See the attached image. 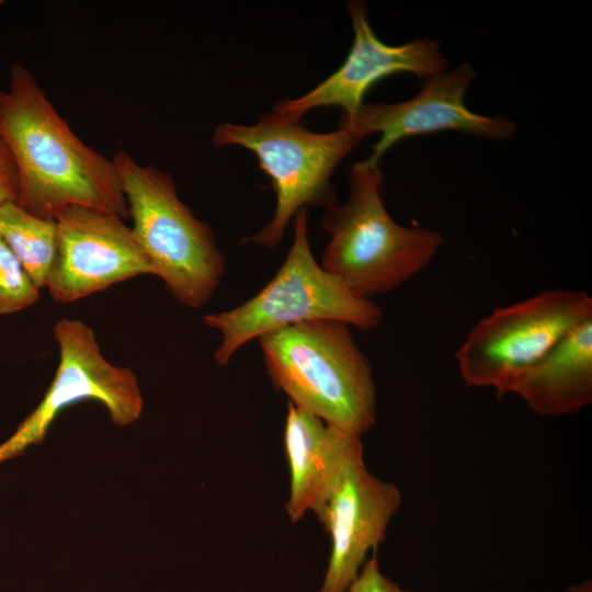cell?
I'll use <instances>...</instances> for the list:
<instances>
[{"label":"cell","instance_id":"1","mask_svg":"<svg viewBox=\"0 0 592 592\" xmlns=\"http://www.w3.org/2000/svg\"><path fill=\"white\" fill-rule=\"evenodd\" d=\"M0 137L16 163L18 204L32 215L55 220L67 207L80 205L129 218L113 160L71 130L20 64L12 65L9 87L0 90Z\"/></svg>","mask_w":592,"mask_h":592},{"label":"cell","instance_id":"2","mask_svg":"<svg viewBox=\"0 0 592 592\" xmlns=\"http://www.w3.org/2000/svg\"><path fill=\"white\" fill-rule=\"evenodd\" d=\"M348 185L345 202L325 208L321 227L329 241L319 263L356 296L371 299L421 272L437 253L443 237L392 219L383 201L378 163L356 161Z\"/></svg>","mask_w":592,"mask_h":592},{"label":"cell","instance_id":"3","mask_svg":"<svg viewBox=\"0 0 592 592\" xmlns=\"http://www.w3.org/2000/svg\"><path fill=\"white\" fill-rule=\"evenodd\" d=\"M273 386L288 402L362 435L376 420V387L367 357L350 326L315 320L258 338Z\"/></svg>","mask_w":592,"mask_h":592},{"label":"cell","instance_id":"4","mask_svg":"<svg viewBox=\"0 0 592 592\" xmlns=\"http://www.w3.org/2000/svg\"><path fill=\"white\" fill-rule=\"evenodd\" d=\"M133 221L132 231L155 275L180 305L198 309L217 291L225 258L210 226L177 192L171 174L138 163L126 151L113 157Z\"/></svg>","mask_w":592,"mask_h":592},{"label":"cell","instance_id":"5","mask_svg":"<svg viewBox=\"0 0 592 592\" xmlns=\"http://www.w3.org/2000/svg\"><path fill=\"white\" fill-rule=\"evenodd\" d=\"M293 221L291 248L269 283L240 305L203 317L207 327L220 333L213 355L217 365H227L244 344L281 328L338 320L366 331L380 322L379 306L356 296L315 259L308 237V209H301Z\"/></svg>","mask_w":592,"mask_h":592},{"label":"cell","instance_id":"6","mask_svg":"<svg viewBox=\"0 0 592 592\" xmlns=\"http://www.w3.org/2000/svg\"><path fill=\"white\" fill-rule=\"evenodd\" d=\"M212 143L251 151L270 178L276 201L273 217L246 240L273 249L301 209L338 203L332 175L360 141L344 128L318 133L271 111L252 125H218Z\"/></svg>","mask_w":592,"mask_h":592},{"label":"cell","instance_id":"7","mask_svg":"<svg viewBox=\"0 0 592 592\" xmlns=\"http://www.w3.org/2000/svg\"><path fill=\"white\" fill-rule=\"evenodd\" d=\"M592 318L583 291L548 289L494 309L470 330L455 360L465 384L492 387L498 398L572 329Z\"/></svg>","mask_w":592,"mask_h":592},{"label":"cell","instance_id":"8","mask_svg":"<svg viewBox=\"0 0 592 592\" xmlns=\"http://www.w3.org/2000/svg\"><path fill=\"white\" fill-rule=\"evenodd\" d=\"M53 333L59 349L54 378L37 407L0 444V463L42 443L59 413L78 402L101 403L118 426H127L141 415L144 401L137 376L104 357L88 325L64 318L55 323Z\"/></svg>","mask_w":592,"mask_h":592},{"label":"cell","instance_id":"9","mask_svg":"<svg viewBox=\"0 0 592 592\" xmlns=\"http://www.w3.org/2000/svg\"><path fill=\"white\" fill-rule=\"evenodd\" d=\"M56 221V252L46 288L52 298L69 304L144 274L153 266L132 228L115 214L73 205Z\"/></svg>","mask_w":592,"mask_h":592},{"label":"cell","instance_id":"10","mask_svg":"<svg viewBox=\"0 0 592 592\" xmlns=\"http://www.w3.org/2000/svg\"><path fill=\"white\" fill-rule=\"evenodd\" d=\"M476 77L470 64L464 62L424 79L420 91L410 100L398 103L363 104L349 121L339 127L350 132L358 141L379 134L372 146L368 161L378 163L399 140L442 130L502 140L516 130L506 116H483L470 111L465 103L468 88Z\"/></svg>","mask_w":592,"mask_h":592},{"label":"cell","instance_id":"11","mask_svg":"<svg viewBox=\"0 0 592 592\" xmlns=\"http://www.w3.org/2000/svg\"><path fill=\"white\" fill-rule=\"evenodd\" d=\"M353 27V43L344 62L328 78L300 96L277 101L272 111L300 121L312 110L341 109L339 122L351 119L364 104V95L383 78L408 72L423 79L448 69L449 61L437 42L415 38L391 46L373 30L363 1L348 2Z\"/></svg>","mask_w":592,"mask_h":592},{"label":"cell","instance_id":"12","mask_svg":"<svg viewBox=\"0 0 592 592\" xmlns=\"http://www.w3.org/2000/svg\"><path fill=\"white\" fill-rule=\"evenodd\" d=\"M402 501L391 482L372 475L364 459L351 464L317 516L330 535L331 551L319 592H346L369 550L376 551Z\"/></svg>","mask_w":592,"mask_h":592},{"label":"cell","instance_id":"13","mask_svg":"<svg viewBox=\"0 0 592 592\" xmlns=\"http://www.w3.org/2000/svg\"><path fill=\"white\" fill-rule=\"evenodd\" d=\"M284 448L289 469L286 512L298 522L308 511L318 516L344 470L363 458L361 435L287 405Z\"/></svg>","mask_w":592,"mask_h":592},{"label":"cell","instance_id":"14","mask_svg":"<svg viewBox=\"0 0 592 592\" xmlns=\"http://www.w3.org/2000/svg\"><path fill=\"white\" fill-rule=\"evenodd\" d=\"M511 392L542 415L580 412L592 402V318L525 372Z\"/></svg>","mask_w":592,"mask_h":592},{"label":"cell","instance_id":"15","mask_svg":"<svg viewBox=\"0 0 592 592\" xmlns=\"http://www.w3.org/2000/svg\"><path fill=\"white\" fill-rule=\"evenodd\" d=\"M0 237L35 285L46 287L56 252V221L32 215L15 202L0 205Z\"/></svg>","mask_w":592,"mask_h":592},{"label":"cell","instance_id":"16","mask_svg":"<svg viewBox=\"0 0 592 592\" xmlns=\"http://www.w3.org/2000/svg\"><path fill=\"white\" fill-rule=\"evenodd\" d=\"M39 291L0 237V315H10L29 308L38 299Z\"/></svg>","mask_w":592,"mask_h":592},{"label":"cell","instance_id":"17","mask_svg":"<svg viewBox=\"0 0 592 592\" xmlns=\"http://www.w3.org/2000/svg\"><path fill=\"white\" fill-rule=\"evenodd\" d=\"M346 592H409L399 588L397 583L385 577L377 562L375 554L364 562L357 577L350 584Z\"/></svg>","mask_w":592,"mask_h":592},{"label":"cell","instance_id":"18","mask_svg":"<svg viewBox=\"0 0 592 592\" xmlns=\"http://www.w3.org/2000/svg\"><path fill=\"white\" fill-rule=\"evenodd\" d=\"M20 179L13 155L7 143L0 137V205L7 202L18 203Z\"/></svg>","mask_w":592,"mask_h":592}]
</instances>
